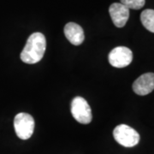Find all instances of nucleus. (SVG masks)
<instances>
[{
    "mask_svg": "<svg viewBox=\"0 0 154 154\" xmlns=\"http://www.w3.org/2000/svg\"><path fill=\"white\" fill-rule=\"evenodd\" d=\"M46 48V39L43 33H32L28 37L25 47L21 53V59L23 63L33 64L43 58Z\"/></svg>",
    "mask_w": 154,
    "mask_h": 154,
    "instance_id": "nucleus-1",
    "label": "nucleus"
},
{
    "mask_svg": "<svg viewBox=\"0 0 154 154\" xmlns=\"http://www.w3.org/2000/svg\"><path fill=\"white\" fill-rule=\"evenodd\" d=\"M113 136L117 143L125 147H133L140 141L139 133L126 124H120L116 127Z\"/></svg>",
    "mask_w": 154,
    "mask_h": 154,
    "instance_id": "nucleus-2",
    "label": "nucleus"
},
{
    "mask_svg": "<svg viewBox=\"0 0 154 154\" xmlns=\"http://www.w3.org/2000/svg\"><path fill=\"white\" fill-rule=\"evenodd\" d=\"M34 119L28 113H19L15 116L14 128L18 137L22 140H28L33 135L34 131Z\"/></svg>",
    "mask_w": 154,
    "mask_h": 154,
    "instance_id": "nucleus-3",
    "label": "nucleus"
},
{
    "mask_svg": "<svg viewBox=\"0 0 154 154\" xmlns=\"http://www.w3.org/2000/svg\"><path fill=\"white\" fill-rule=\"evenodd\" d=\"M71 113L73 117L82 124H88L92 122V110L87 100L80 96L72 99Z\"/></svg>",
    "mask_w": 154,
    "mask_h": 154,
    "instance_id": "nucleus-4",
    "label": "nucleus"
},
{
    "mask_svg": "<svg viewBox=\"0 0 154 154\" xmlns=\"http://www.w3.org/2000/svg\"><path fill=\"white\" fill-rule=\"evenodd\" d=\"M109 63L115 68H125L131 63L133 52L125 46H117L112 50L108 56Z\"/></svg>",
    "mask_w": 154,
    "mask_h": 154,
    "instance_id": "nucleus-5",
    "label": "nucleus"
},
{
    "mask_svg": "<svg viewBox=\"0 0 154 154\" xmlns=\"http://www.w3.org/2000/svg\"><path fill=\"white\" fill-rule=\"evenodd\" d=\"M133 90L138 95L145 96L154 90V73H146L134 81Z\"/></svg>",
    "mask_w": 154,
    "mask_h": 154,
    "instance_id": "nucleus-6",
    "label": "nucleus"
},
{
    "mask_svg": "<svg viewBox=\"0 0 154 154\" xmlns=\"http://www.w3.org/2000/svg\"><path fill=\"white\" fill-rule=\"evenodd\" d=\"M109 13L114 25L117 28L124 27L129 17V10L121 3L112 4L109 8Z\"/></svg>",
    "mask_w": 154,
    "mask_h": 154,
    "instance_id": "nucleus-7",
    "label": "nucleus"
},
{
    "mask_svg": "<svg viewBox=\"0 0 154 154\" xmlns=\"http://www.w3.org/2000/svg\"><path fill=\"white\" fill-rule=\"evenodd\" d=\"M64 34L67 39L74 45H80L85 39L82 28L75 22H69L64 27Z\"/></svg>",
    "mask_w": 154,
    "mask_h": 154,
    "instance_id": "nucleus-8",
    "label": "nucleus"
},
{
    "mask_svg": "<svg viewBox=\"0 0 154 154\" xmlns=\"http://www.w3.org/2000/svg\"><path fill=\"white\" fill-rule=\"evenodd\" d=\"M140 21L148 31L154 33V10L147 9L142 11L140 15Z\"/></svg>",
    "mask_w": 154,
    "mask_h": 154,
    "instance_id": "nucleus-9",
    "label": "nucleus"
},
{
    "mask_svg": "<svg viewBox=\"0 0 154 154\" xmlns=\"http://www.w3.org/2000/svg\"><path fill=\"white\" fill-rule=\"evenodd\" d=\"M121 4L128 10H140L145 5V0H121Z\"/></svg>",
    "mask_w": 154,
    "mask_h": 154,
    "instance_id": "nucleus-10",
    "label": "nucleus"
}]
</instances>
